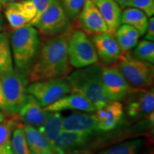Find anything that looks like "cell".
<instances>
[{
  "instance_id": "6da1fadb",
  "label": "cell",
  "mask_w": 154,
  "mask_h": 154,
  "mask_svg": "<svg viewBox=\"0 0 154 154\" xmlns=\"http://www.w3.org/2000/svg\"><path fill=\"white\" fill-rule=\"evenodd\" d=\"M70 29L51 36L41 44L36 60L28 75L31 82L66 77L72 71L67 53Z\"/></svg>"
},
{
  "instance_id": "7a4b0ae2",
  "label": "cell",
  "mask_w": 154,
  "mask_h": 154,
  "mask_svg": "<svg viewBox=\"0 0 154 154\" xmlns=\"http://www.w3.org/2000/svg\"><path fill=\"white\" fill-rule=\"evenodd\" d=\"M9 41L15 69L28 78L41 47L39 32L34 26H22L13 31Z\"/></svg>"
},
{
  "instance_id": "3957f363",
  "label": "cell",
  "mask_w": 154,
  "mask_h": 154,
  "mask_svg": "<svg viewBox=\"0 0 154 154\" xmlns=\"http://www.w3.org/2000/svg\"><path fill=\"white\" fill-rule=\"evenodd\" d=\"M101 66L97 62L79 69L66 77L72 92L84 95L94 103L96 110L104 107L110 102L102 84Z\"/></svg>"
},
{
  "instance_id": "277c9868",
  "label": "cell",
  "mask_w": 154,
  "mask_h": 154,
  "mask_svg": "<svg viewBox=\"0 0 154 154\" xmlns=\"http://www.w3.org/2000/svg\"><path fill=\"white\" fill-rule=\"evenodd\" d=\"M118 66L132 88L146 89L152 87L154 80L153 63L136 59L126 51L121 54Z\"/></svg>"
},
{
  "instance_id": "5b68a950",
  "label": "cell",
  "mask_w": 154,
  "mask_h": 154,
  "mask_svg": "<svg viewBox=\"0 0 154 154\" xmlns=\"http://www.w3.org/2000/svg\"><path fill=\"white\" fill-rule=\"evenodd\" d=\"M9 114L18 115L27 99V77L14 68L0 74Z\"/></svg>"
},
{
  "instance_id": "8992f818",
  "label": "cell",
  "mask_w": 154,
  "mask_h": 154,
  "mask_svg": "<svg viewBox=\"0 0 154 154\" xmlns=\"http://www.w3.org/2000/svg\"><path fill=\"white\" fill-rule=\"evenodd\" d=\"M67 53L71 66L77 69L88 66L99 61L93 42L81 30L71 34L67 44Z\"/></svg>"
},
{
  "instance_id": "52a82bcc",
  "label": "cell",
  "mask_w": 154,
  "mask_h": 154,
  "mask_svg": "<svg viewBox=\"0 0 154 154\" xmlns=\"http://www.w3.org/2000/svg\"><path fill=\"white\" fill-rule=\"evenodd\" d=\"M26 26H34L41 33L51 36L70 29L71 19L63 10L60 0H53L39 17Z\"/></svg>"
},
{
  "instance_id": "ba28073f",
  "label": "cell",
  "mask_w": 154,
  "mask_h": 154,
  "mask_svg": "<svg viewBox=\"0 0 154 154\" xmlns=\"http://www.w3.org/2000/svg\"><path fill=\"white\" fill-rule=\"evenodd\" d=\"M27 93L33 96L42 106L46 107L72 93V88L66 77H59L32 82L27 86Z\"/></svg>"
},
{
  "instance_id": "9c48e42d",
  "label": "cell",
  "mask_w": 154,
  "mask_h": 154,
  "mask_svg": "<svg viewBox=\"0 0 154 154\" xmlns=\"http://www.w3.org/2000/svg\"><path fill=\"white\" fill-rule=\"evenodd\" d=\"M101 80L103 89L110 101H120L132 89L121 72L118 65L101 66Z\"/></svg>"
},
{
  "instance_id": "30bf717a",
  "label": "cell",
  "mask_w": 154,
  "mask_h": 154,
  "mask_svg": "<svg viewBox=\"0 0 154 154\" xmlns=\"http://www.w3.org/2000/svg\"><path fill=\"white\" fill-rule=\"evenodd\" d=\"M125 110L134 119L147 118L154 113V91L151 87L146 89L132 88L126 97Z\"/></svg>"
},
{
  "instance_id": "8fae6325",
  "label": "cell",
  "mask_w": 154,
  "mask_h": 154,
  "mask_svg": "<svg viewBox=\"0 0 154 154\" xmlns=\"http://www.w3.org/2000/svg\"><path fill=\"white\" fill-rule=\"evenodd\" d=\"M91 41L98 57L105 63L113 64L119 60L122 51L114 33L105 32L95 34Z\"/></svg>"
},
{
  "instance_id": "7c38bea8",
  "label": "cell",
  "mask_w": 154,
  "mask_h": 154,
  "mask_svg": "<svg viewBox=\"0 0 154 154\" xmlns=\"http://www.w3.org/2000/svg\"><path fill=\"white\" fill-rule=\"evenodd\" d=\"M93 134L86 132L62 131L52 145L55 154H72L84 147Z\"/></svg>"
},
{
  "instance_id": "4fadbf2b",
  "label": "cell",
  "mask_w": 154,
  "mask_h": 154,
  "mask_svg": "<svg viewBox=\"0 0 154 154\" xmlns=\"http://www.w3.org/2000/svg\"><path fill=\"white\" fill-rule=\"evenodd\" d=\"M97 122L98 131H109L116 128L124 115V107L120 101H110L104 107L93 113Z\"/></svg>"
},
{
  "instance_id": "5bb4252c",
  "label": "cell",
  "mask_w": 154,
  "mask_h": 154,
  "mask_svg": "<svg viewBox=\"0 0 154 154\" xmlns=\"http://www.w3.org/2000/svg\"><path fill=\"white\" fill-rule=\"evenodd\" d=\"M47 111H61L73 110L86 113H94L96 111L95 106L84 95L77 92H72L54 102L47 106L44 107Z\"/></svg>"
},
{
  "instance_id": "9a60e30c",
  "label": "cell",
  "mask_w": 154,
  "mask_h": 154,
  "mask_svg": "<svg viewBox=\"0 0 154 154\" xmlns=\"http://www.w3.org/2000/svg\"><path fill=\"white\" fill-rule=\"evenodd\" d=\"M79 24L87 33L95 34L109 32L105 21L92 0H86L79 14Z\"/></svg>"
},
{
  "instance_id": "2e32d148",
  "label": "cell",
  "mask_w": 154,
  "mask_h": 154,
  "mask_svg": "<svg viewBox=\"0 0 154 154\" xmlns=\"http://www.w3.org/2000/svg\"><path fill=\"white\" fill-rule=\"evenodd\" d=\"M49 113V111H46L33 96L28 94L27 99L18 116L24 124L38 128L45 122Z\"/></svg>"
},
{
  "instance_id": "e0dca14e",
  "label": "cell",
  "mask_w": 154,
  "mask_h": 154,
  "mask_svg": "<svg viewBox=\"0 0 154 154\" xmlns=\"http://www.w3.org/2000/svg\"><path fill=\"white\" fill-rule=\"evenodd\" d=\"M62 131L93 134L97 131V122L93 113H74L63 117Z\"/></svg>"
},
{
  "instance_id": "ac0fdd59",
  "label": "cell",
  "mask_w": 154,
  "mask_h": 154,
  "mask_svg": "<svg viewBox=\"0 0 154 154\" xmlns=\"http://www.w3.org/2000/svg\"><path fill=\"white\" fill-rule=\"evenodd\" d=\"M107 25L109 32L115 33L121 24L122 11L115 0H92Z\"/></svg>"
},
{
  "instance_id": "d6986e66",
  "label": "cell",
  "mask_w": 154,
  "mask_h": 154,
  "mask_svg": "<svg viewBox=\"0 0 154 154\" xmlns=\"http://www.w3.org/2000/svg\"><path fill=\"white\" fill-rule=\"evenodd\" d=\"M5 14L9 25L14 29L26 26L34 18V15L26 9L22 0L7 4Z\"/></svg>"
},
{
  "instance_id": "ffe728a7",
  "label": "cell",
  "mask_w": 154,
  "mask_h": 154,
  "mask_svg": "<svg viewBox=\"0 0 154 154\" xmlns=\"http://www.w3.org/2000/svg\"><path fill=\"white\" fill-rule=\"evenodd\" d=\"M26 140L32 154H55L49 142L35 127L23 124Z\"/></svg>"
},
{
  "instance_id": "44dd1931",
  "label": "cell",
  "mask_w": 154,
  "mask_h": 154,
  "mask_svg": "<svg viewBox=\"0 0 154 154\" xmlns=\"http://www.w3.org/2000/svg\"><path fill=\"white\" fill-rule=\"evenodd\" d=\"M63 116L59 111H49L45 122L37 128L38 131L51 146L56 138L62 131Z\"/></svg>"
},
{
  "instance_id": "7402d4cb",
  "label": "cell",
  "mask_w": 154,
  "mask_h": 154,
  "mask_svg": "<svg viewBox=\"0 0 154 154\" xmlns=\"http://www.w3.org/2000/svg\"><path fill=\"white\" fill-rule=\"evenodd\" d=\"M148 19L143 11L140 9L134 8H127L122 11L121 15V24H127L136 29L140 36L145 34L147 29Z\"/></svg>"
},
{
  "instance_id": "603a6c76",
  "label": "cell",
  "mask_w": 154,
  "mask_h": 154,
  "mask_svg": "<svg viewBox=\"0 0 154 154\" xmlns=\"http://www.w3.org/2000/svg\"><path fill=\"white\" fill-rule=\"evenodd\" d=\"M116 38L123 52L129 51L137 45L140 34L136 29L127 24H121L116 32Z\"/></svg>"
},
{
  "instance_id": "cb8c5ba5",
  "label": "cell",
  "mask_w": 154,
  "mask_h": 154,
  "mask_svg": "<svg viewBox=\"0 0 154 154\" xmlns=\"http://www.w3.org/2000/svg\"><path fill=\"white\" fill-rule=\"evenodd\" d=\"M143 140L135 138L102 150L96 154H139Z\"/></svg>"
},
{
  "instance_id": "d4e9b609",
  "label": "cell",
  "mask_w": 154,
  "mask_h": 154,
  "mask_svg": "<svg viewBox=\"0 0 154 154\" xmlns=\"http://www.w3.org/2000/svg\"><path fill=\"white\" fill-rule=\"evenodd\" d=\"M18 115H12L11 118L5 119L0 123V151L11 149V138L13 131L19 123Z\"/></svg>"
},
{
  "instance_id": "484cf974",
  "label": "cell",
  "mask_w": 154,
  "mask_h": 154,
  "mask_svg": "<svg viewBox=\"0 0 154 154\" xmlns=\"http://www.w3.org/2000/svg\"><path fill=\"white\" fill-rule=\"evenodd\" d=\"M14 68L9 36L0 32V74Z\"/></svg>"
},
{
  "instance_id": "4316f807",
  "label": "cell",
  "mask_w": 154,
  "mask_h": 154,
  "mask_svg": "<svg viewBox=\"0 0 154 154\" xmlns=\"http://www.w3.org/2000/svg\"><path fill=\"white\" fill-rule=\"evenodd\" d=\"M11 150L13 154H32L29 148L23 124L19 123L13 131L11 138Z\"/></svg>"
},
{
  "instance_id": "83f0119b",
  "label": "cell",
  "mask_w": 154,
  "mask_h": 154,
  "mask_svg": "<svg viewBox=\"0 0 154 154\" xmlns=\"http://www.w3.org/2000/svg\"><path fill=\"white\" fill-rule=\"evenodd\" d=\"M132 55L136 59L147 61L151 63H154V43L153 42L143 39L138 42L135 47Z\"/></svg>"
},
{
  "instance_id": "f1b7e54d",
  "label": "cell",
  "mask_w": 154,
  "mask_h": 154,
  "mask_svg": "<svg viewBox=\"0 0 154 154\" xmlns=\"http://www.w3.org/2000/svg\"><path fill=\"white\" fill-rule=\"evenodd\" d=\"M85 2L86 0H60L63 10L70 19H76L79 15Z\"/></svg>"
},
{
  "instance_id": "f546056e",
  "label": "cell",
  "mask_w": 154,
  "mask_h": 154,
  "mask_svg": "<svg viewBox=\"0 0 154 154\" xmlns=\"http://www.w3.org/2000/svg\"><path fill=\"white\" fill-rule=\"evenodd\" d=\"M128 7L140 9L148 17H153L154 14V0H131Z\"/></svg>"
},
{
  "instance_id": "4dcf8cb0",
  "label": "cell",
  "mask_w": 154,
  "mask_h": 154,
  "mask_svg": "<svg viewBox=\"0 0 154 154\" xmlns=\"http://www.w3.org/2000/svg\"><path fill=\"white\" fill-rule=\"evenodd\" d=\"M32 2L36 9L35 17L33 19H35L39 17L48 8V7L51 5L53 0H32Z\"/></svg>"
},
{
  "instance_id": "1f68e13d",
  "label": "cell",
  "mask_w": 154,
  "mask_h": 154,
  "mask_svg": "<svg viewBox=\"0 0 154 154\" xmlns=\"http://www.w3.org/2000/svg\"><path fill=\"white\" fill-rule=\"evenodd\" d=\"M145 34L146 35L144 36V39L151 42L154 41V18L153 17L149 19L147 29Z\"/></svg>"
},
{
  "instance_id": "d6a6232c",
  "label": "cell",
  "mask_w": 154,
  "mask_h": 154,
  "mask_svg": "<svg viewBox=\"0 0 154 154\" xmlns=\"http://www.w3.org/2000/svg\"><path fill=\"white\" fill-rule=\"evenodd\" d=\"M0 110L2 111L4 113H8L7 105H6L5 95H4L2 83L1 78H0Z\"/></svg>"
},
{
  "instance_id": "836d02e7",
  "label": "cell",
  "mask_w": 154,
  "mask_h": 154,
  "mask_svg": "<svg viewBox=\"0 0 154 154\" xmlns=\"http://www.w3.org/2000/svg\"><path fill=\"white\" fill-rule=\"evenodd\" d=\"M118 5H119V7H121V9L125 8V7H128V4H129L131 0H115Z\"/></svg>"
},
{
  "instance_id": "e575fe53",
  "label": "cell",
  "mask_w": 154,
  "mask_h": 154,
  "mask_svg": "<svg viewBox=\"0 0 154 154\" xmlns=\"http://www.w3.org/2000/svg\"><path fill=\"white\" fill-rule=\"evenodd\" d=\"M22 1V0H0V3L2 4V5H7V4L11 3V2H19Z\"/></svg>"
},
{
  "instance_id": "d590c367",
  "label": "cell",
  "mask_w": 154,
  "mask_h": 154,
  "mask_svg": "<svg viewBox=\"0 0 154 154\" xmlns=\"http://www.w3.org/2000/svg\"><path fill=\"white\" fill-rule=\"evenodd\" d=\"M0 154H13L11 149H7L0 151Z\"/></svg>"
},
{
  "instance_id": "8d00e7d4",
  "label": "cell",
  "mask_w": 154,
  "mask_h": 154,
  "mask_svg": "<svg viewBox=\"0 0 154 154\" xmlns=\"http://www.w3.org/2000/svg\"><path fill=\"white\" fill-rule=\"evenodd\" d=\"M5 119V115L2 111L0 110V123L2 122V121Z\"/></svg>"
},
{
  "instance_id": "74e56055",
  "label": "cell",
  "mask_w": 154,
  "mask_h": 154,
  "mask_svg": "<svg viewBox=\"0 0 154 154\" xmlns=\"http://www.w3.org/2000/svg\"><path fill=\"white\" fill-rule=\"evenodd\" d=\"M4 27V19L2 18V16L0 14V31Z\"/></svg>"
},
{
  "instance_id": "f35d334b",
  "label": "cell",
  "mask_w": 154,
  "mask_h": 154,
  "mask_svg": "<svg viewBox=\"0 0 154 154\" xmlns=\"http://www.w3.org/2000/svg\"><path fill=\"white\" fill-rule=\"evenodd\" d=\"M1 10H2V4L0 3V11H1Z\"/></svg>"
}]
</instances>
